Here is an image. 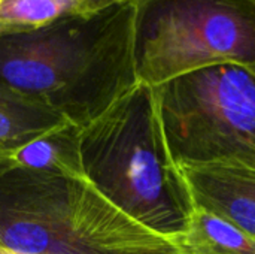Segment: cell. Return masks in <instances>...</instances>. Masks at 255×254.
Masks as SVG:
<instances>
[{
  "label": "cell",
  "mask_w": 255,
  "mask_h": 254,
  "mask_svg": "<svg viewBox=\"0 0 255 254\" xmlns=\"http://www.w3.org/2000/svg\"><path fill=\"white\" fill-rule=\"evenodd\" d=\"M139 82L134 1L0 34V84L84 127Z\"/></svg>",
  "instance_id": "cell-1"
},
{
  "label": "cell",
  "mask_w": 255,
  "mask_h": 254,
  "mask_svg": "<svg viewBox=\"0 0 255 254\" xmlns=\"http://www.w3.org/2000/svg\"><path fill=\"white\" fill-rule=\"evenodd\" d=\"M81 157L103 198L176 243L193 204L167 145L157 87L137 82L81 127Z\"/></svg>",
  "instance_id": "cell-2"
},
{
  "label": "cell",
  "mask_w": 255,
  "mask_h": 254,
  "mask_svg": "<svg viewBox=\"0 0 255 254\" xmlns=\"http://www.w3.org/2000/svg\"><path fill=\"white\" fill-rule=\"evenodd\" d=\"M0 247L28 254H184L85 178L0 169Z\"/></svg>",
  "instance_id": "cell-3"
},
{
  "label": "cell",
  "mask_w": 255,
  "mask_h": 254,
  "mask_svg": "<svg viewBox=\"0 0 255 254\" xmlns=\"http://www.w3.org/2000/svg\"><path fill=\"white\" fill-rule=\"evenodd\" d=\"M137 78L160 87L221 64L255 69V0H133Z\"/></svg>",
  "instance_id": "cell-4"
},
{
  "label": "cell",
  "mask_w": 255,
  "mask_h": 254,
  "mask_svg": "<svg viewBox=\"0 0 255 254\" xmlns=\"http://www.w3.org/2000/svg\"><path fill=\"white\" fill-rule=\"evenodd\" d=\"M157 90L176 163L235 159L255 165V69L212 66Z\"/></svg>",
  "instance_id": "cell-5"
},
{
  "label": "cell",
  "mask_w": 255,
  "mask_h": 254,
  "mask_svg": "<svg viewBox=\"0 0 255 254\" xmlns=\"http://www.w3.org/2000/svg\"><path fill=\"white\" fill-rule=\"evenodd\" d=\"M176 166L191 204L255 237V165L227 159Z\"/></svg>",
  "instance_id": "cell-6"
},
{
  "label": "cell",
  "mask_w": 255,
  "mask_h": 254,
  "mask_svg": "<svg viewBox=\"0 0 255 254\" xmlns=\"http://www.w3.org/2000/svg\"><path fill=\"white\" fill-rule=\"evenodd\" d=\"M9 168L57 177L85 178L81 157V127L67 121L22 147L0 153V169Z\"/></svg>",
  "instance_id": "cell-7"
},
{
  "label": "cell",
  "mask_w": 255,
  "mask_h": 254,
  "mask_svg": "<svg viewBox=\"0 0 255 254\" xmlns=\"http://www.w3.org/2000/svg\"><path fill=\"white\" fill-rule=\"evenodd\" d=\"M67 123L46 105L0 84V153L15 150Z\"/></svg>",
  "instance_id": "cell-8"
},
{
  "label": "cell",
  "mask_w": 255,
  "mask_h": 254,
  "mask_svg": "<svg viewBox=\"0 0 255 254\" xmlns=\"http://www.w3.org/2000/svg\"><path fill=\"white\" fill-rule=\"evenodd\" d=\"M176 244L184 254H255V237L194 204Z\"/></svg>",
  "instance_id": "cell-9"
},
{
  "label": "cell",
  "mask_w": 255,
  "mask_h": 254,
  "mask_svg": "<svg viewBox=\"0 0 255 254\" xmlns=\"http://www.w3.org/2000/svg\"><path fill=\"white\" fill-rule=\"evenodd\" d=\"M124 0H0V25L12 30L34 28L51 22L105 10Z\"/></svg>",
  "instance_id": "cell-10"
},
{
  "label": "cell",
  "mask_w": 255,
  "mask_h": 254,
  "mask_svg": "<svg viewBox=\"0 0 255 254\" xmlns=\"http://www.w3.org/2000/svg\"><path fill=\"white\" fill-rule=\"evenodd\" d=\"M0 254H28V253H16V252H10V250H6V249H1V247H0Z\"/></svg>",
  "instance_id": "cell-11"
},
{
  "label": "cell",
  "mask_w": 255,
  "mask_h": 254,
  "mask_svg": "<svg viewBox=\"0 0 255 254\" xmlns=\"http://www.w3.org/2000/svg\"><path fill=\"white\" fill-rule=\"evenodd\" d=\"M7 31H13V30H12V28H7V27H4V25H0V34L7 33Z\"/></svg>",
  "instance_id": "cell-12"
}]
</instances>
